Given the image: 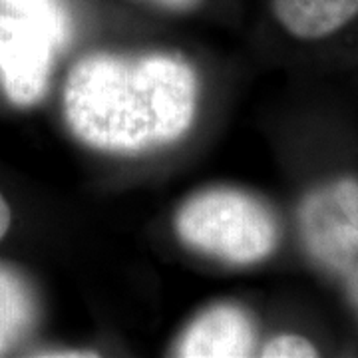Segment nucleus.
<instances>
[{
    "instance_id": "obj_11",
    "label": "nucleus",
    "mask_w": 358,
    "mask_h": 358,
    "mask_svg": "<svg viewBox=\"0 0 358 358\" xmlns=\"http://www.w3.org/2000/svg\"><path fill=\"white\" fill-rule=\"evenodd\" d=\"M10 221H13L10 207H8L6 199H4L2 193H0V239H4V235L10 229Z\"/></svg>"
},
{
    "instance_id": "obj_8",
    "label": "nucleus",
    "mask_w": 358,
    "mask_h": 358,
    "mask_svg": "<svg viewBox=\"0 0 358 358\" xmlns=\"http://www.w3.org/2000/svg\"><path fill=\"white\" fill-rule=\"evenodd\" d=\"M0 6L44 26L58 40L60 48L70 36V18L60 0H0Z\"/></svg>"
},
{
    "instance_id": "obj_5",
    "label": "nucleus",
    "mask_w": 358,
    "mask_h": 358,
    "mask_svg": "<svg viewBox=\"0 0 358 358\" xmlns=\"http://www.w3.org/2000/svg\"><path fill=\"white\" fill-rule=\"evenodd\" d=\"M255 348L253 320L241 307L215 305L201 313L181 334L176 357L241 358Z\"/></svg>"
},
{
    "instance_id": "obj_9",
    "label": "nucleus",
    "mask_w": 358,
    "mask_h": 358,
    "mask_svg": "<svg viewBox=\"0 0 358 358\" xmlns=\"http://www.w3.org/2000/svg\"><path fill=\"white\" fill-rule=\"evenodd\" d=\"M259 355L263 358H310L317 357L319 350L301 334H279L271 338Z\"/></svg>"
},
{
    "instance_id": "obj_1",
    "label": "nucleus",
    "mask_w": 358,
    "mask_h": 358,
    "mask_svg": "<svg viewBox=\"0 0 358 358\" xmlns=\"http://www.w3.org/2000/svg\"><path fill=\"white\" fill-rule=\"evenodd\" d=\"M197 102V72L173 54H88L72 66L64 86L70 131L108 154H143L181 140Z\"/></svg>"
},
{
    "instance_id": "obj_7",
    "label": "nucleus",
    "mask_w": 358,
    "mask_h": 358,
    "mask_svg": "<svg viewBox=\"0 0 358 358\" xmlns=\"http://www.w3.org/2000/svg\"><path fill=\"white\" fill-rule=\"evenodd\" d=\"M32 320V303L22 281L0 267V352L20 338Z\"/></svg>"
},
{
    "instance_id": "obj_4",
    "label": "nucleus",
    "mask_w": 358,
    "mask_h": 358,
    "mask_svg": "<svg viewBox=\"0 0 358 358\" xmlns=\"http://www.w3.org/2000/svg\"><path fill=\"white\" fill-rule=\"evenodd\" d=\"M58 40L44 26L0 10V84L16 106H34L48 88Z\"/></svg>"
},
{
    "instance_id": "obj_2",
    "label": "nucleus",
    "mask_w": 358,
    "mask_h": 358,
    "mask_svg": "<svg viewBox=\"0 0 358 358\" xmlns=\"http://www.w3.org/2000/svg\"><path fill=\"white\" fill-rule=\"evenodd\" d=\"M179 239L227 265H255L275 253L281 229L275 213L251 193L215 187L195 193L176 215Z\"/></svg>"
},
{
    "instance_id": "obj_6",
    "label": "nucleus",
    "mask_w": 358,
    "mask_h": 358,
    "mask_svg": "<svg viewBox=\"0 0 358 358\" xmlns=\"http://www.w3.org/2000/svg\"><path fill=\"white\" fill-rule=\"evenodd\" d=\"M279 24L294 38L320 40L358 14V0H273Z\"/></svg>"
},
{
    "instance_id": "obj_3",
    "label": "nucleus",
    "mask_w": 358,
    "mask_h": 358,
    "mask_svg": "<svg viewBox=\"0 0 358 358\" xmlns=\"http://www.w3.org/2000/svg\"><path fill=\"white\" fill-rule=\"evenodd\" d=\"M299 231L308 255L345 282L358 307V179H333L308 193Z\"/></svg>"
},
{
    "instance_id": "obj_10",
    "label": "nucleus",
    "mask_w": 358,
    "mask_h": 358,
    "mask_svg": "<svg viewBox=\"0 0 358 358\" xmlns=\"http://www.w3.org/2000/svg\"><path fill=\"white\" fill-rule=\"evenodd\" d=\"M150 6H154L157 10H166V13H192L195 10L203 0H141Z\"/></svg>"
}]
</instances>
